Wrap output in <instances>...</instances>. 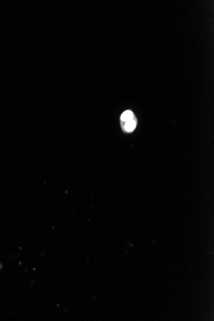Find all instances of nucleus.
Segmentation results:
<instances>
[{"label": "nucleus", "mask_w": 214, "mask_h": 321, "mask_svg": "<svg viewBox=\"0 0 214 321\" xmlns=\"http://www.w3.org/2000/svg\"><path fill=\"white\" fill-rule=\"evenodd\" d=\"M135 127H136V121L135 119H133L126 122L124 128L126 132H131L133 130H134Z\"/></svg>", "instance_id": "f257e3e1"}, {"label": "nucleus", "mask_w": 214, "mask_h": 321, "mask_svg": "<svg viewBox=\"0 0 214 321\" xmlns=\"http://www.w3.org/2000/svg\"><path fill=\"white\" fill-rule=\"evenodd\" d=\"M133 119H134V113H133V112L130 110L125 111L124 112H123V113L121 115V121L125 122V123Z\"/></svg>", "instance_id": "f03ea898"}]
</instances>
